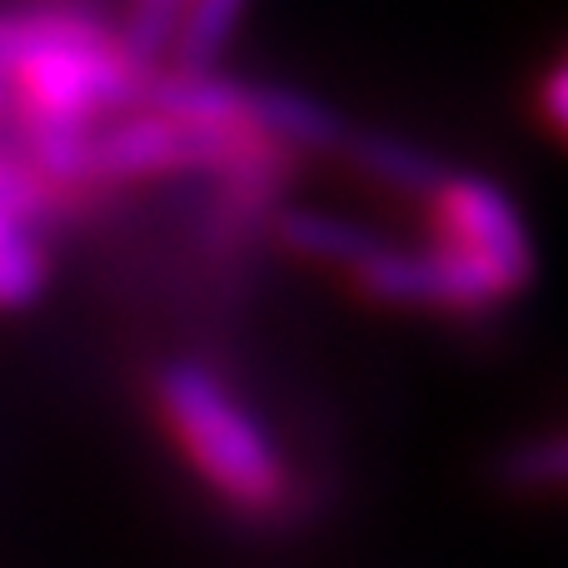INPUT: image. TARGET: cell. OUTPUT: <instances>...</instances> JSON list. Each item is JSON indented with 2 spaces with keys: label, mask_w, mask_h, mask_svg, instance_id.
<instances>
[{
  "label": "cell",
  "mask_w": 568,
  "mask_h": 568,
  "mask_svg": "<svg viewBox=\"0 0 568 568\" xmlns=\"http://www.w3.org/2000/svg\"><path fill=\"white\" fill-rule=\"evenodd\" d=\"M280 240L294 255L314 260V265H339V270L364 265L384 245L374 230L339 215H324V210H290V215H280Z\"/></svg>",
  "instance_id": "cell-9"
},
{
  "label": "cell",
  "mask_w": 568,
  "mask_h": 568,
  "mask_svg": "<svg viewBox=\"0 0 568 568\" xmlns=\"http://www.w3.org/2000/svg\"><path fill=\"white\" fill-rule=\"evenodd\" d=\"M245 120L250 130H260L280 150L329 155V150H344V140H349V125H344L339 110L290 85H245Z\"/></svg>",
  "instance_id": "cell-5"
},
{
  "label": "cell",
  "mask_w": 568,
  "mask_h": 568,
  "mask_svg": "<svg viewBox=\"0 0 568 568\" xmlns=\"http://www.w3.org/2000/svg\"><path fill=\"white\" fill-rule=\"evenodd\" d=\"M140 110L160 120H175L190 130H220V125H250L245 120V85L225 75H175V70H155L145 85Z\"/></svg>",
  "instance_id": "cell-6"
},
{
  "label": "cell",
  "mask_w": 568,
  "mask_h": 568,
  "mask_svg": "<svg viewBox=\"0 0 568 568\" xmlns=\"http://www.w3.org/2000/svg\"><path fill=\"white\" fill-rule=\"evenodd\" d=\"M10 110V85H6V75H0V115Z\"/></svg>",
  "instance_id": "cell-14"
},
{
  "label": "cell",
  "mask_w": 568,
  "mask_h": 568,
  "mask_svg": "<svg viewBox=\"0 0 568 568\" xmlns=\"http://www.w3.org/2000/svg\"><path fill=\"white\" fill-rule=\"evenodd\" d=\"M155 399L180 449L200 474L240 509H275L284 499V464L260 429L240 409V399L200 364H165L155 379Z\"/></svg>",
  "instance_id": "cell-1"
},
{
  "label": "cell",
  "mask_w": 568,
  "mask_h": 568,
  "mask_svg": "<svg viewBox=\"0 0 568 568\" xmlns=\"http://www.w3.org/2000/svg\"><path fill=\"white\" fill-rule=\"evenodd\" d=\"M564 469H568L564 439H559V434H549V439L519 444L514 454H504L499 479L509 484V489H559V484H564Z\"/></svg>",
  "instance_id": "cell-12"
},
{
  "label": "cell",
  "mask_w": 568,
  "mask_h": 568,
  "mask_svg": "<svg viewBox=\"0 0 568 568\" xmlns=\"http://www.w3.org/2000/svg\"><path fill=\"white\" fill-rule=\"evenodd\" d=\"M90 26H100V20L80 16V10H20V16H0V75H10L40 45H55V40L80 36Z\"/></svg>",
  "instance_id": "cell-11"
},
{
  "label": "cell",
  "mask_w": 568,
  "mask_h": 568,
  "mask_svg": "<svg viewBox=\"0 0 568 568\" xmlns=\"http://www.w3.org/2000/svg\"><path fill=\"white\" fill-rule=\"evenodd\" d=\"M250 0H185L175 16V30H170L165 45V65L175 75H215L225 45L235 40L240 20H245Z\"/></svg>",
  "instance_id": "cell-8"
},
{
  "label": "cell",
  "mask_w": 568,
  "mask_h": 568,
  "mask_svg": "<svg viewBox=\"0 0 568 568\" xmlns=\"http://www.w3.org/2000/svg\"><path fill=\"white\" fill-rule=\"evenodd\" d=\"M45 250L30 240L16 215L0 210V310H26L45 290Z\"/></svg>",
  "instance_id": "cell-10"
},
{
  "label": "cell",
  "mask_w": 568,
  "mask_h": 568,
  "mask_svg": "<svg viewBox=\"0 0 568 568\" xmlns=\"http://www.w3.org/2000/svg\"><path fill=\"white\" fill-rule=\"evenodd\" d=\"M539 115L549 125V135H564V125H568V65L564 60H554L539 80Z\"/></svg>",
  "instance_id": "cell-13"
},
{
  "label": "cell",
  "mask_w": 568,
  "mask_h": 568,
  "mask_svg": "<svg viewBox=\"0 0 568 568\" xmlns=\"http://www.w3.org/2000/svg\"><path fill=\"white\" fill-rule=\"evenodd\" d=\"M344 155L359 175H369L374 185L394 190V195H414V200H429L434 190L449 180V170L429 155V150L409 145L399 135H379V130H349L344 140Z\"/></svg>",
  "instance_id": "cell-7"
},
{
  "label": "cell",
  "mask_w": 568,
  "mask_h": 568,
  "mask_svg": "<svg viewBox=\"0 0 568 568\" xmlns=\"http://www.w3.org/2000/svg\"><path fill=\"white\" fill-rule=\"evenodd\" d=\"M150 75L155 70H140L105 26H90L55 45H40L36 55H26L10 70V115L95 125L100 115L140 110Z\"/></svg>",
  "instance_id": "cell-2"
},
{
  "label": "cell",
  "mask_w": 568,
  "mask_h": 568,
  "mask_svg": "<svg viewBox=\"0 0 568 568\" xmlns=\"http://www.w3.org/2000/svg\"><path fill=\"white\" fill-rule=\"evenodd\" d=\"M434 210V235L439 245H454L464 255L484 260L489 270H499L514 290L534 280V240L524 230L514 200L504 195L494 180L479 175H449L429 195Z\"/></svg>",
  "instance_id": "cell-4"
},
{
  "label": "cell",
  "mask_w": 568,
  "mask_h": 568,
  "mask_svg": "<svg viewBox=\"0 0 568 568\" xmlns=\"http://www.w3.org/2000/svg\"><path fill=\"white\" fill-rule=\"evenodd\" d=\"M354 290L379 304H439V310H479L519 294L499 270L464 255L454 245L434 250H389L379 245L364 265L349 270Z\"/></svg>",
  "instance_id": "cell-3"
}]
</instances>
